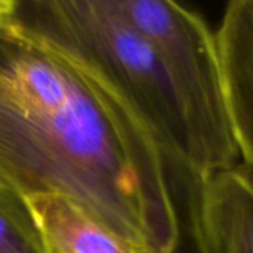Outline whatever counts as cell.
<instances>
[{
    "label": "cell",
    "instance_id": "obj_4",
    "mask_svg": "<svg viewBox=\"0 0 253 253\" xmlns=\"http://www.w3.org/2000/svg\"><path fill=\"white\" fill-rule=\"evenodd\" d=\"M215 37L233 136L253 172V0L230 1Z\"/></svg>",
    "mask_w": 253,
    "mask_h": 253
},
{
    "label": "cell",
    "instance_id": "obj_6",
    "mask_svg": "<svg viewBox=\"0 0 253 253\" xmlns=\"http://www.w3.org/2000/svg\"><path fill=\"white\" fill-rule=\"evenodd\" d=\"M0 253H47L25 199L1 185Z\"/></svg>",
    "mask_w": 253,
    "mask_h": 253
},
{
    "label": "cell",
    "instance_id": "obj_2",
    "mask_svg": "<svg viewBox=\"0 0 253 253\" xmlns=\"http://www.w3.org/2000/svg\"><path fill=\"white\" fill-rule=\"evenodd\" d=\"M13 21L110 90L148 130L168 165L193 185L215 173L163 61L111 0L16 1Z\"/></svg>",
    "mask_w": 253,
    "mask_h": 253
},
{
    "label": "cell",
    "instance_id": "obj_1",
    "mask_svg": "<svg viewBox=\"0 0 253 253\" xmlns=\"http://www.w3.org/2000/svg\"><path fill=\"white\" fill-rule=\"evenodd\" d=\"M168 162L96 79L16 21L0 22V185L62 194L151 253H178Z\"/></svg>",
    "mask_w": 253,
    "mask_h": 253
},
{
    "label": "cell",
    "instance_id": "obj_3",
    "mask_svg": "<svg viewBox=\"0 0 253 253\" xmlns=\"http://www.w3.org/2000/svg\"><path fill=\"white\" fill-rule=\"evenodd\" d=\"M154 47L170 74L215 173L237 166L215 33L194 10L172 0H111Z\"/></svg>",
    "mask_w": 253,
    "mask_h": 253
},
{
    "label": "cell",
    "instance_id": "obj_5",
    "mask_svg": "<svg viewBox=\"0 0 253 253\" xmlns=\"http://www.w3.org/2000/svg\"><path fill=\"white\" fill-rule=\"evenodd\" d=\"M25 202L47 253H151L102 224L67 196L36 194Z\"/></svg>",
    "mask_w": 253,
    "mask_h": 253
},
{
    "label": "cell",
    "instance_id": "obj_7",
    "mask_svg": "<svg viewBox=\"0 0 253 253\" xmlns=\"http://www.w3.org/2000/svg\"><path fill=\"white\" fill-rule=\"evenodd\" d=\"M16 10V0H0V22L13 19Z\"/></svg>",
    "mask_w": 253,
    "mask_h": 253
}]
</instances>
